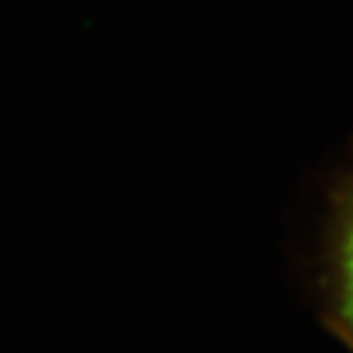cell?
Returning <instances> with one entry per match:
<instances>
[{
    "label": "cell",
    "mask_w": 353,
    "mask_h": 353,
    "mask_svg": "<svg viewBox=\"0 0 353 353\" xmlns=\"http://www.w3.org/2000/svg\"><path fill=\"white\" fill-rule=\"evenodd\" d=\"M327 309L332 327L353 351V176L335 204V228L327 256Z\"/></svg>",
    "instance_id": "cell-1"
}]
</instances>
